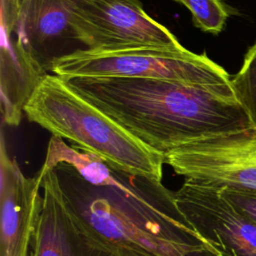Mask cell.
I'll list each match as a JSON object with an SVG mask.
<instances>
[{
  "instance_id": "6da1fadb",
  "label": "cell",
  "mask_w": 256,
  "mask_h": 256,
  "mask_svg": "<svg viewBox=\"0 0 256 256\" xmlns=\"http://www.w3.org/2000/svg\"><path fill=\"white\" fill-rule=\"evenodd\" d=\"M42 168L54 170L69 206L116 247L157 256H211L162 180L117 168L53 135Z\"/></svg>"
},
{
  "instance_id": "7a4b0ae2",
  "label": "cell",
  "mask_w": 256,
  "mask_h": 256,
  "mask_svg": "<svg viewBox=\"0 0 256 256\" xmlns=\"http://www.w3.org/2000/svg\"><path fill=\"white\" fill-rule=\"evenodd\" d=\"M63 80L76 94L163 155L206 137L253 126L233 85L116 77Z\"/></svg>"
},
{
  "instance_id": "3957f363",
  "label": "cell",
  "mask_w": 256,
  "mask_h": 256,
  "mask_svg": "<svg viewBox=\"0 0 256 256\" xmlns=\"http://www.w3.org/2000/svg\"><path fill=\"white\" fill-rule=\"evenodd\" d=\"M24 114L53 136L69 140L117 168L162 180V153L133 136L54 74L43 79Z\"/></svg>"
},
{
  "instance_id": "277c9868",
  "label": "cell",
  "mask_w": 256,
  "mask_h": 256,
  "mask_svg": "<svg viewBox=\"0 0 256 256\" xmlns=\"http://www.w3.org/2000/svg\"><path fill=\"white\" fill-rule=\"evenodd\" d=\"M49 70L62 79L116 77L158 79L203 86L232 85L228 72L206 53L196 54L184 46L79 49L55 58Z\"/></svg>"
},
{
  "instance_id": "5b68a950",
  "label": "cell",
  "mask_w": 256,
  "mask_h": 256,
  "mask_svg": "<svg viewBox=\"0 0 256 256\" xmlns=\"http://www.w3.org/2000/svg\"><path fill=\"white\" fill-rule=\"evenodd\" d=\"M74 40L90 50L183 45L150 17L140 0H66Z\"/></svg>"
},
{
  "instance_id": "8992f818",
  "label": "cell",
  "mask_w": 256,
  "mask_h": 256,
  "mask_svg": "<svg viewBox=\"0 0 256 256\" xmlns=\"http://www.w3.org/2000/svg\"><path fill=\"white\" fill-rule=\"evenodd\" d=\"M164 163L185 181L256 194V128L185 144L165 153Z\"/></svg>"
},
{
  "instance_id": "52a82bcc",
  "label": "cell",
  "mask_w": 256,
  "mask_h": 256,
  "mask_svg": "<svg viewBox=\"0 0 256 256\" xmlns=\"http://www.w3.org/2000/svg\"><path fill=\"white\" fill-rule=\"evenodd\" d=\"M175 195L184 216L210 247L211 256H256V224L219 188L184 181Z\"/></svg>"
},
{
  "instance_id": "ba28073f",
  "label": "cell",
  "mask_w": 256,
  "mask_h": 256,
  "mask_svg": "<svg viewBox=\"0 0 256 256\" xmlns=\"http://www.w3.org/2000/svg\"><path fill=\"white\" fill-rule=\"evenodd\" d=\"M42 205L31 256H120L119 248L88 226L69 206L53 169L41 168Z\"/></svg>"
},
{
  "instance_id": "9c48e42d",
  "label": "cell",
  "mask_w": 256,
  "mask_h": 256,
  "mask_svg": "<svg viewBox=\"0 0 256 256\" xmlns=\"http://www.w3.org/2000/svg\"><path fill=\"white\" fill-rule=\"evenodd\" d=\"M42 176H25L0 144V256H28L42 205Z\"/></svg>"
},
{
  "instance_id": "30bf717a",
  "label": "cell",
  "mask_w": 256,
  "mask_h": 256,
  "mask_svg": "<svg viewBox=\"0 0 256 256\" xmlns=\"http://www.w3.org/2000/svg\"><path fill=\"white\" fill-rule=\"evenodd\" d=\"M0 46L2 121L8 126H18L27 103L48 73L14 34L1 32Z\"/></svg>"
},
{
  "instance_id": "8fae6325",
  "label": "cell",
  "mask_w": 256,
  "mask_h": 256,
  "mask_svg": "<svg viewBox=\"0 0 256 256\" xmlns=\"http://www.w3.org/2000/svg\"><path fill=\"white\" fill-rule=\"evenodd\" d=\"M14 35L29 53L49 69L48 50L60 40L74 39L66 0H22Z\"/></svg>"
},
{
  "instance_id": "7c38bea8",
  "label": "cell",
  "mask_w": 256,
  "mask_h": 256,
  "mask_svg": "<svg viewBox=\"0 0 256 256\" xmlns=\"http://www.w3.org/2000/svg\"><path fill=\"white\" fill-rule=\"evenodd\" d=\"M191 13L193 25L205 33L220 34L235 12L223 0H174Z\"/></svg>"
},
{
  "instance_id": "4fadbf2b",
  "label": "cell",
  "mask_w": 256,
  "mask_h": 256,
  "mask_svg": "<svg viewBox=\"0 0 256 256\" xmlns=\"http://www.w3.org/2000/svg\"><path fill=\"white\" fill-rule=\"evenodd\" d=\"M232 85L256 128V43L247 51L239 72L232 78Z\"/></svg>"
},
{
  "instance_id": "5bb4252c",
  "label": "cell",
  "mask_w": 256,
  "mask_h": 256,
  "mask_svg": "<svg viewBox=\"0 0 256 256\" xmlns=\"http://www.w3.org/2000/svg\"><path fill=\"white\" fill-rule=\"evenodd\" d=\"M227 199L246 217L256 224V194L219 188Z\"/></svg>"
},
{
  "instance_id": "9a60e30c",
  "label": "cell",
  "mask_w": 256,
  "mask_h": 256,
  "mask_svg": "<svg viewBox=\"0 0 256 256\" xmlns=\"http://www.w3.org/2000/svg\"><path fill=\"white\" fill-rule=\"evenodd\" d=\"M22 0H1L0 27L1 32L12 35L16 31Z\"/></svg>"
},
{
  "instance_id": "2e32d148",
  "label": "cell",
  "mask_w": 256,
  "mask_h": 256,
  "mask_svg": "<svg viewBox=\"0 0 256 256\" xmlns=\"http://www.w3.org/2000/svg\"><path fill=\"white\" fill-rule=\"evenodd\" d=\"M120 256H157L146 251H141L131 248H119Z\"/></svg>"
}]
</instances>
